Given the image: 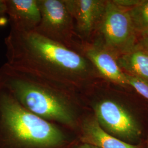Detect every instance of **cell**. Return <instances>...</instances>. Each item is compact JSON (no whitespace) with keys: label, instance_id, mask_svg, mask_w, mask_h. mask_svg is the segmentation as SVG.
I'll return each mask as SVG.
<instances>
[{"label":"cell","instance_id":"8","mask_svg":"<svg viewBox=\"0 0 148 148\" xmlns=\"http://www.w3.org/2000/svg\"><path fill=\"white\" fill-rule=\"evenodd\" d=\"M86 58L102 76L122 86L127 85L126 73L120 68L115 54L103 43H96L85 49Z\"/></svg>","mask_w":148,"mask_h":148},{"label":"cell","instance_id":"15","mask_svg":"<svg viewBox=\"0 0 148 148\" xmlns=\"http://www.w3.org/2000/svg\"><path fill=\"white\" fill-rule=\"evenodd\" d=\"M7 14V5L5 1L0 0V21L1 25L5 24L6 23V19L3 16Z\"/></svg>","mask_w":148,"mask_h":148},{"label":"cell","instance_id":"6","mask_svg":"<svg viewBox=\"0 0 148 148\" xmlns=\"http://www.w3.org/2000/svg\"><path fill=\"white\" fill-rule=\"evenodd\" d=\"M95 118L106 132L119 138L134 141L142 135L137 121L127 109L115 101L104 99L94 106Z\"/></svg>","mask_w":148,"mask_h":148},{"label":"cell","instance_id":"13","mask_svg":"<svg viewBox=\"0 0 148 148\" xmlns=\"http://www.w3.org/2000/svg\"><path fill=\"white\" fill-rule=\"evenodd\" d=\"M127 85L132 87L139 94L148 100V84L143 81L126 74Z\"/></svg>","mask_w":148,"mask_h":148},{"label":"cell","instance_id":"1","mask_svg":"<svg viewBox=\"0 0 148 148\" xmlns=\"http://www.w3.org/2000/svg\"><path fill=\"white\" fill-rule=\"evenodd\" d=\"M6 44L12 69L66 90L77 86L91 71L85 57L35 31L12 30Z\"/></svg>","mask_w":148,"mask_h":148},{"label":"cell","instance_id":"14","mask_svg":"<svg viewBox=\"0 0 148 148\" xmlns=\"http://www.w3.org/2000/svg\"><path fill=\"white\" fill-rule=\"evenodd\" d=\"M140 1V0H114V2L117 5L128 10H130L138 5Z\"/></svg>","mask_w":148,"mask_h":148},{"label":"cell","instance_id":"11","mask_svg":"<svg viewBox=\"0 0 148 148\" xmlns=\"http://www.w3.org/2000/svg\"><path fill=\"white\" fill-rule=\"evenodd\" d=\"M120 68L128 75L148 84V53L136 47L132 51L121 54L117 59Z\"/></svg>","mask_w":148,"mask_h":148},{"label":"cell","instance_id":"4","mask_svg":"<svg viewBox=\"0 0 148 148\" xmlns=\"http://www.w3.org/2000/svg\"><path fill=\"white\" fill-rule=\"evenodd\" d=\"M103 44L114 54H123L136 46V32L128 10L106 1V10L98 28Z\"/></svg>","mask_w":148,"mask_h":148},{"label":"cell","instance_id":"18","mask_svg":"<svg viewBox=\"0 0 148 148\" xmlns=\"http://www.w3.org/2000/svg\"><path fill=\"white\" fill-rule=\"evenodd\" d=\"M147 148H148V147H147Z\"/></svg>","mask_w":148,"mask_h":148},{"label":"cell","instance_id":"3","mask_svg":"<svg viewBox=\"0 0 148 148\" xmlns=\"http://www.w3.org/2000/svg\"><path fill=\"white\" fill-rule=\"evenodd\" d=\"M0 128L12 140L33 147H56L65 139L57 127L27 110L8 90L2 92L1 88Z\"/></svg>","mask_w":148,"mask_h":148},{"label":"cell","instance_id":"17","mask_svg":"<svg viewBox=\"0 0 148 148\" xmlns=\"http://www.w3.org/2000/svg\"><path fill=\"white\" fill-rule=\"evenodd\" d=\"M79 148H99L97 147H95V145L89 144H87V143H84V144H82V145H81Z\"/></svg>","mask_w":148,"mask_h":148},{"label":"cell","instance_id":"16","mask_svg":"<svg viewBox=\"0 0 148 148\" xmlns=\"http://www.w3.org/2000/svg\"><path fill=\"white\" fill-rule=\"evenodd\" d=\"M139 47L145 50L148 53V31L142 33Z\"/></svg>","mask_w":148,"mask_h":148},{"label":"cell","instance_id":"10","mask_svg":"<svg viewBox=\"0 0 148 148\" xmlns=\"http://www.w3.org/2000/svg\"><path fill=\"white\" fill-rule=\"evenodd\" d=\"M81 140L99 148H142L139 145L127 143L106 132L95 117L84 122Z\"/></svg>","mask_w":148,"mask_h":148},{"label":"cell","instance_id":"2","mask_svg":"<svg viewBox=\"0 0 148 148\" xmlns=\"http://www.w3.org/2000/svg\"><path fill=\"white\" fill-rule=\"evenodd\" d=\"M10 68L0 77L5 87L21 106L46 120L74 126L76 116L69 98L54 85L29 74Z\"/></svg>","mask_w":148,"mask_h":148},{"label":"cell","instance_id":"5","mask_svg":"<svg viewBox=\"0 0 148 148\" xmlns=\"http://www.w3.org/2000/svg\"><path fill=\"white\" fill-rule=\"evenodd\" d=\"M41 21L34 30L71 48L75 27L63 0H37Z\"/></svg>","mask_w":148,"mask_h":148},{"label":"cell","instance_id":"7","mask_svg":"<svg viewBox=\"0 0 148 148\" xmlns=\"http://www.w3.org/2000/svg\"><path fill=\"white\" fill-rule=\"evenodd\" d=\"M74 21L75 30L88 36L98 29L106 10V1L63 0Z\"/></svg>","mask_w":148,"mask_h":148},{"label":"cell","instance_id":"12","mask_svg":"<svg viewBox=\"0 0 148 148\" xmlns=\"http://www.w3.org/2000/svg\"><path fill=\"white\" fill-rule=\"evenodd\" d=\"M128 12L136 32L148 31V0H140Z\"/></svg>","mask_w":148,"mask_h":148},{"label":"cell","instance_id":"9","mask_svg":"<svg viewBox=\"0 0 148 148\" xmlns=\"http://www.w3.org/2000/svg\"><path fill=\"white\" fill-rule=\"evenodd\" d=\"M5 2L12 30L30 32L36 29L41 21L37 0H7Z\"/></svg>","mask_w":148,"mask_h":148}]
</instances>
